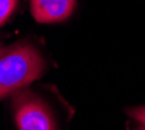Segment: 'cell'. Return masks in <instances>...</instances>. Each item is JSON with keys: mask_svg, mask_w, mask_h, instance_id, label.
Instances as JSON below:
<instances>
[{"mask_svg": "<svg viewBox=\"0 0 145 130\" xmlns=\"http://www.w3.org/2000/svg\"><path fill=\"white\" fill-rule=\"evenodd\" d=\"M44 69V59L30 43H17L0 49V99L30 85Z\"/></svg>", "mask_w": 145, "mask_h": 130, "instance_id": "1", "label": "cell"}, {"mask_svg": "<svg viewBox=\"0 0 145 130\" xmlns=\"http://www.w3.org/2000/svg\"><path fill=\"white\" fill-rule=\"evenodd\" d=\"M127 113H128L131 117L135 118V120H137L139 122H141L142 126H145V106L130 108L127 111Z\"/></svg>", "mask_w": 145, "mask_h": 130, "instance_id": "5", "label": "cell"}, {"mask_svg": "<svg viewBox=\"0 0 145 130\" xmlns=\"http://www.w3.org/2000/svg\"><path fill=\"white\" fill-rule=\"evenodd\" d=\"M137 130H145V126H141L140 129H137Z\"/></svg>", "mask_w": 145, "mask_h": 130, "instance_id": "6", "label": "cell"}, {"mask_svg": "<svg viewBox=\"0 0 145 130\" xmlns=\"http://www.w3.org/2000/svg\"><path fill=\"white\" fill-rule=\"evenodd\" d=\"M30 5L36 21L52 24L66 20L75 8V0H30Z\"/></svg>", "mask_w": 145, "mask_h": 130, "instance_id": "3", "label": "cell"}, {"mask_svg": "<svg viewBox=\"0 0 145 130\" xmlns=\"http://www.w3.org/2000/svg\"><path fill=\"white\" fill-rule=\"evenodd\" d=\"M18 0H0V26L5 24L12 13L14 12Z\"/></svg>", "mask_w": 145, "mask_h": 130, "instance_id": "4", "label": "cell"}, {"mask_svg": "<svg viewBox=\"0 0 145 130\" xmlns=\"http://www.w3.org/2000/svg\"><path fill=\"white\" fill-rule=\"evenodd\" d=\"M12 95L18 130H56L53 115L42 98L29 90H18Z\"/></svg>", "mask_w": 145, "mask_h": 130, "instance_id": "2", "label": "cell"}]
</instances>
